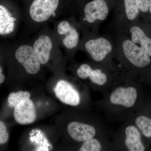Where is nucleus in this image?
I'll list each match as a JSON object with an SVG mask.
<instances>
[{
    "label": "nucleus",
    "instance_id": "1",
    "mask_svg": "<svg viewBox=\"0 0 151 151\" xmlns=\"http://www.w3.org/2000/svg\"><path fill=\"white\" fill-rule=\"evenodd\" d=\"M101 100L94 103L109 122H126L131 118L138 102L139 92L132 78L123 74L116 76L113 84Z\"/></svg>",
    "mask_w": 151,
    "mask_h": 151
},
{
    "label": "nucleus",
    "instance_id": "2",
    "mask_svg": "<svg viewBox=\"0 0 151 151\" xmlns=\"http://www.w3.org/2000/svg\"><path fill=\"white\" fill-rule=\"evenodd\" d=\"M115 32V63L117 72L132 78L135 69L145 68L150 65L151 57L125 34Z\"/></svg>",
    "mask_w": 151,
    "mask_h": 151
},
{
    "label": "nucleus",
    "instance_id": "3",
    "mask_svg": "<svg viewBox=\"0 0 151 151\" xmlns=\"http://www.w3.org/2000/svg\"><path fill=\"white\" fill-rule=\"evenodd\" d=\"M82 48L91 61L104 65L118 74L115 63L116 45L114 38L108 34L85 31Z\"/></svg>",
    "mask_w": 151,
    "mask_h": 151
},
{
    "label": "nucleus",
    "instance_id": "4",
    "mask_svg": "<svg viewBox=\"0 0 151 151\" xmlns=\"http://www.w3.org/2000/svg\"><path fill=\"white\" fill-rule=\"evenodd\" d=\"M76 73L78 78L87 81L93 90L103 95L109 91L118 75L104 65L92 61L79 65Z\"/></svg>",
    "mask_w": 151,
    "mask_h": 151
},
{
    "label": "nucleus",
    "instance_id": "5",
    "mask_svg": "<svg viewBox=\"0 0 151 151\" xmlns=\"http://www.w3.org/2000/svg\"><path fill=\"white\" fill-rule=\"evenodd\" d=\"M67 132L70 139L78 143L95 137L109 136V134L104 120L94 113L86 122L73 121L69 122Z\"/></svg>",
    "mask_w": 151,
    "mask_h": 151
},
{
    "label": "nucleus",
    "instance_id": "6",
    "mask_svg": "<svg viewBox=\"0 0 151 151\" xmlns=\"http://www.w3.org/2000/svg\"><path fill=\"white\" fill-rule=\"evenodd\" d=\"M142 134L131 121L124 122L113 136L115 151H144L146 147L142 140Z\"/></svg>",
    "mask_w": 151,
    "mask_h": 151
},
{
    "label": "nucleus",
    "instance_id": "7",
    "mask_svg": "<svg viewBox=\"0 0 151 151\" xmlns=\"http://www.w3.org/2000/svg\"><path fill=\"white\" fill-rule=\"evenodd\" d=\"M111 11L106 0H93L87 3L82 14L85 31L99 32L100 25L108 18Z\"/></svg>",
    "mask_w": 151,
    "mask_h": 151
},
{
    "label": "nucleus",
    "instance_id": "8",
    "mask_svg": "<svg viewBox=\"0 0 151 151\" xmlns=\"http://www.w3.org/2000/svg\"><path fill=\"white\" fill-rule=\"evenodd\" d=\"M113 14L112 27L115 32L121 31L127 26L137 21L139 15L137 0H123Z\"/></svg>",
    "mask_w": 151,
    "mask_h": 151
},
{
    "label": "nucleus",
    "instance_id": "9",
    "mask_svg": "<svg viewBox=\"0 0 151 151\" xmlns=\"http://www.w3.org/2000/svg\"><path fill=\"white\" fill-rule=\"evenodd\" d=\"M53 90L56 97L65 105L77 107L81 104V93L73 84L69 81L60 80L57 83Z\"/></svg>",
    "mask_w": 151,
    "mask_h": 151
},
{
    "label": "nucleus",
    "instance_id": "10",
    "mask_svg": "<svg viewBox=\"0 0 151 151\" xmlns=\"http://www.w3.org/2000/svg\"><path fill=\"white\" fill-rule=\"evenodd\" d=\"M59 0H34L29 9L31 18L37 22L46 21L55 14Z\"/></svg>",
    "mask_w": 151,
    "mask_h": 151
},
{
    "label": "nucleus",
    "instance_id": "11",
    "mask_svg": "<svg viewBox=\"0 0 151 151\" xmlns=\"http://www.w3.org/2000/svg\"><path fill=\"white\" fill-rule=\"evenodd\" d=\"M15 56L29 74H35L40 70V61L32 47L28 45L20 46L16 51Z\"/></svg>",
    "mask_w": 151,
    "mask_h": 151
},
{
    "label": "nucleus",
    "instance_id": "12",
    "mask_svg": "<svg viewBox=\"0 0 151 151\" xmlns=\"http://www.w3.org/2000/svg\"><path fill=\"white\" fill-rule=\"evenodd\" d=\"M117 32L128 36L134 43L139 45L151 57V38L136 21L127 26L121 31Z\"/></svg>",
    "mask_w": 151,
    "mask_h": 151
},
{
    "label": "nucleus",
    "instance_id": "13",
    "mask_svg": "<svg viewBox=\"0 0 151 151\" xmlns=\"http://www.w3.org/2000/svg\"><path fill=\"white\" fill-rule=\"evenodd\" d=\"M13 115L17 123L21 125L32 124L37 118L36 111L33 102L27 99L15 107Z\"/></svg>",
    "mask_w": 151,
    "mask_h": 151
},
{
    "label": "nucleus",
    "instance_id": "14",
    "mask_svg": "<svg viewBox=\"0 0 151 151\" xmlns=\"http://www.w3.org/2000/svg\"><path fill=\"white\" fill-rule=\"evenodd\" d=\"M57 31L60 35L64 36L62 43L65 48L69 50L77 48L80 42V34L70 22L66 20L60 22L58 26Z\"/></svg>",
    "mask_w": 151,
    "mask_h": 151
},
{
    "label": "nucleus",
    "instance_id": "15",
    "mask_svg": "<svg viewBox=\"0 0 151 151\" xmlns=\"http://www.w3.org/2000/svg\"><path fill=\"white\" fill-rule=\"evenodd\" d=\"M79 151H115L113 142L108 136L95 137L81 143Z\"/></svg>",
    "mask_w": 151,
    "mask_h": 151
},
{
    "label": "nucleus",
    "instance_id": "16",
    "mask_svg": "<svg viewBox=\"0 0 151 151\" xmlns=\"http://www.w3.org/2000/svg\"><path fill=\"white\" fill-rule=\"evenodd\" d=\"M52 47V42L48 36H40L35 41L33 48L41 64L45 65L48 62Z\"/></svg>",
    "mask_w": 151,
    "mask_h": 151
},
{
    "label": "nucleus",
    "instance_id": "17",
    "mask_svg": "<svg viewBox=\"0 0 151 151\" xmlns=\"http://www.w3.org/2000/svg\"><path fill=\"white\" fill-rule=\"evenodd\" d=\"M128 120L136 125L143 136L151 138V118L145 115H139L135 118H131Z\"/></svg>",
    "mask_w": 151,
    "mask_h": 151
},
{
    "label": "nucleus",
    "instance_id": "18",
    "mask_svg": "<svg viewBox=\"0 0 151 151\" xmlns=\"http://www.w3.org/2000/svg\"><path fill=\"white\" fill-rule=\"evenodd\" d=\"M31 95L29 92L20 91L11 92L9 94L7 101L9 106L11 108H15L20 102L25 99H29Z\"/></svg>",
    "mask_w": 151,
    "mask_h": 151
},
{
    "label": "nucleus",
    "instance_id": "19",
    "mask_svg": "<svg viewBox=\"0 0 151 151\" xmlns=\"http://www.w3.org/2000/svg\"><path fill=\"white\" fill-rule=\"evenodd\" d=\"M9 134L6 124L0 121V146L5 144L9 141Z\"/></svg>",
    "mask_w": 151,
    "mask_h": 151
},
{
    "label": "nucleus",
    "instance_id": "20",
    "mask_svg": "<svg viewBox=\"0 0 151 151\" xmlns=\"http://www.w3.org/2000/svg\"><path fill=\"white\" fill-rule=\"evenodd\" d=\"M139 13L151 14V0H137Z\"/></svg>",
    "mask_w": 151,
    "mask_h": 151
},
{
    "label": "nucleus",
    "instance_id": "21",
    "mask_svg": "<svg viewBox=\"0 0 151 151\" xmlns=\"http://www.w3.org/2000/svg\"><path fill=\"white\" fill-rule=\"evenodd\" d=\"M5 80V76L3 73V69L0 65V84H3Z\"/></svg>",
    "mask_w": 151,
    "mask_h": 151
}]
</instances>
